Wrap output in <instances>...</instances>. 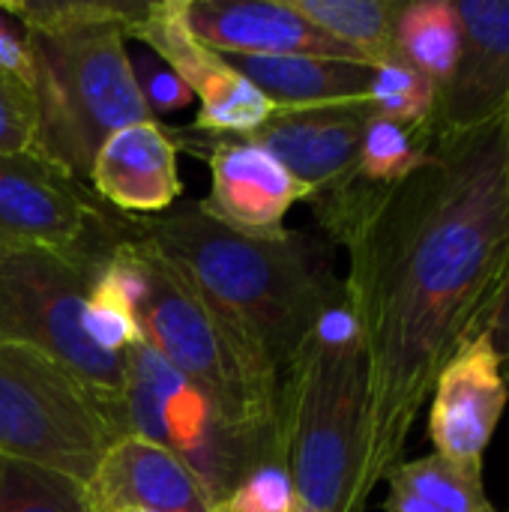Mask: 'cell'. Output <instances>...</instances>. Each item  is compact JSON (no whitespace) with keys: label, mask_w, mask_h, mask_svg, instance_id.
I'll return each mask as SVG.
<instances>
[{"label":"cell","mask_w":509,"mask_h":512,"mask_svg":"<svg viewBox=\"0 0 509 512\" xmlns=\"http://www.w3.org/2000/svg\"><path fill=\"white\" fill-rule=\"evenodd\" d=\"M309 201L348 249L345 294L366 351V507L402 462L441 369L483 330L507 273L509 117L432 132L429 156L399 183L357 174Z\"/></svg>","instance_id":"6da1fadb"},{"label":"cell","mask_w":509,"mask_h":512,"mask_svg":"<svg viewBox=\"0 0 509 512\" xmlns=\"http://www.w3.org/2000/svg\"><path fill=\"white\" fill-rule=\"evenodd\" d=\"M126 228L189 282L276 387L321 312L345 288L324 243L288 228L270 237L240 234L216 222L201 201L132 219Z\"/></svg>","instance_id":"7a4b0ae2"},{"label":"cell","mask_w":509,"mask_h":512,"mask_svg":"<svg viewBox=\"0 0 509 512\" xmlns=\"http://www.w3.org/2000/svg\"><path fill=\"white\" fill-rule=\"evenodd\" d=\"M144 12L147 3H9L30 54L36 156L78 183L117 129L156 120L126 51Z\"/></svg>","instance_id":"3957f363"},{"label":"cell","mask_w":509,"mask_h":512,"mask_svg":"<svg viewBox=\"0 0 509 512\" xmlns=\"http://www.w3.org/2000/svg\"><path fill=\"white\" fill-rule=\"evenodd\" d=\"M363 441L366 351L342 288L279 387V459L300 510L363 512Z\"/></svg>","instance_id":"277c9868"},{"label":"cell","mask_w":509,"mask_h":512,"mask_svg":"<svg viewBox=\"0 0 509 512\" xmlns=\"http://www.w3.org/2000/svg\"><path fill=\"white\" fill-rule=\"evenodd\" d=\"M102 261L132 303L141 342L180 372L225 423L279 450V387L243 354L189 282L126 225Z\"/></svg>","instance_id":"5b68a950"},{"label":"cell","mask_w":509,"mask_h":512,"mask_svg":"<svg viewBox=\"0 0 509 512\" xmlns=\"http://www.w3.org/2000/svg\"><path fill=\"white\" fill-rule=\"evenodd\" d=\"M114 237L78 252L21 249L0 255V345L27 348L57 363L123 420V357L99 351L84 333L87 288Z\"/></svg>","instance_id":"8992f818"},{"label":"cell","mask_w":509,"mask_h":512,"mask_svg":"<svg viewBox=\"0 0 509 512\" xmlns=\"http://www.w3.org/2000/svg\"><path fill=\"white\" fill-rule=\"evenodd\" d=\"M123 435L147 438L174 453L213 504L231 498L261 465L282 462L279 450L243 435L150 345L123 351Z\"/></svg>","instance_id":"52a82bcc"},{"label":"cell","mask_w":509,"mask_h":512,"mask_svg":"<svg viewBox=\"0 0 509 512\" xmlns=\"http://www.w3.org/2000/svg\"><path fill=\"white\" fill-rule=\"evenodd\" d=\"M123 435L120 414L57 363L0 345V456L51 468L87 486Z\"/></svg>","instance_id":"ba28073f"},{"label":"cell","mask_w":509,"mask_h":512,"mask_svg":"<svg viewBox=\"0 0 509 512\" xmlns=\"http://www.w3.org/2000/svg\"><path fill=\"white\" fill-rule=\"evenodd\" d=\"M120 231L96 195L36 153H0V255L78 252Z\"/></svg>","instance_id":"9c48e42d"},{"label":"cell","mask_w":509,"mask_h":512,"mask_svg":"<svg viewBox=\"0 0 509 512\" xmlns=\"http://www.w3.org/2000/svg\"><path fill=\"white\" fill-rule=\"evenodd\" d=\"M129 36L165 60L183 84L198 96L195 132L204 135H249L270 120L276 105L246 81L219 51L204 45L186 24V0L147 3L144 18Z\"/></svg>","instance_id":"30bf717a"},{"label":"cell","mask_w":509,"mask_h":512,"mask_svg":"<svg viewBox=\"0 0 509 512\" xmlns=\"http://www.w3.org/2000/svg\"><path fill=\"white\" fill-rule=\"evenodd\" d=\"M180 147L198 150L210 165V195L201 207L240 234H279L288 210L297 201H309V189L249 138L198 132Z\"/></svg>","instance_id":"8fae6325"},{"label":"cell","mask_w":509,"mask_h":512,"mask_svg":"<svg viewBox=\"0 0 509 512\" xmlns=\"http://www.w3.org/2000/svg\"><path fill=\"white\" fill-rule=\"evenodd\" d=\"M372 114L369 99L276 108L267 123L243 138L276 156L285 171L309 189V198H315L357 177L363 132Z\"/></svg>","instance_id":"7c38bea8"},{"label":"cell","mask_w":509,"mask_h":512,"mask_svg":"<svg viewBox=\"0 0 509 512\" xmlns=\"http://www.w3.org/2000/svg\"><path fill=\"white\" fill-rule=\"evenodd\" d=\"M509 387L483 333L468 339L432 387L429 435L435 453L465 471L483 474L486 447L504 417Z\"/></svg>","instance_id":"4fadbf2b"},{"label":"cell","mask_w":509,"mask_h":512,"mask_svg":"<svg viewBox=\"0 0 509 512\" xmlns=\"http://www.w3.org/2000/svg\"><path fill=\"white\" fill-rule=\"evenodd\" d=\"M462 51L438 87L432 132H468L509 117V0H456Z\"/></svg>","instance_id":"5bb4252c"},{"label":"cell","mask_w":509,"mask_h":512,"mask_svg":"<svg viewBox=\"0 0 509 512\" xmlns=\"http://www.w3.org/2000/svg\"><path fill=\"white\" fill-rule=\"evenodd\" d=\"M84 489L93 512H213L198 477L174 453L138 435L111 441Z\"/></svg>","instance_id":"9a60e30c"},{"label":"cell","mask_w":509,"mask_h":512,"mask_svg":"<svg viewBox=\"0 0 509 512\" xmlns=\"http://www.w3.org/2000/svg\"><path fill=\"white\" fill-rule=\"evenodd\" d=\"M186 24L219 54H312L366 63L288 0H186Z\"/></svg>","instance_id":"2e32d148"},{"label":"cell","mask_w":509,"mask_h":512,"mask_svg":"<svg viewBox=\"0 0 509 512\" xmlns=\"http://www.w3.org/2000/svg\"><path fill=\"white\" fill-rule=\"evenodd\" d=\"M87 183L93 195L120 213L159 216L183 192L177 174V144L156 120L117 129L96 153Z\"/></svg>","instance_id":"e0dca14e"},{"label":"cell","mask_w":509,"mask_h":512,"mask_svg":"<svg viewBox=\"0 0 509 512\" xmlns=\"http://www.w3.org/2000/svg\"><path fill=\"white\" fill-rule=\"evenodd\" d=\"M276 108L369 99L372 66L312 54H222Z\"/></svg>","instance_id":"ac0fdd59"},{"label":"cell","mask_w":509,"mask_h":512,"mask_svg":"<svg viewBox=\"0 0 509 512\" xmlns=\"http://www.w3.org/2000/svg\"><path fill=\"white\" fill-rule=\"evenodd\" d=\"M309 24L360 54L369 66L396 60V18L390 0H288Z\"/></svg>","instance_id":"d6986e66"},{"label":"cell","mask_w":509,"mask_h":512,"mask_svg":"<svg viewBox=\"0 0 509 512\" xmlns=\"http://www.w3.org/2000/svg\"><path fill=\"white\" fill-rule=\"evenodd\" d=\"M396 51L438 87L450 81L462 51V21L453 0H414L399 6Z\"/></svg>","instance_id":"ffe728a7"},{"label":"cell","mask_w":509,"mask_h":512,"mask_svg":"<svg viewBox=\"0 0 509 512\" xmlns=\"http://www.w3.org/2000/svg\"><path fill=\"white\" fill-rule=\"evenodd\" d=\"M384 480H396L438 512H498L483 492V474L465 471L438 453L399 462Z\"/></svg>","instance_id":"44dd1931"},{"label":"cell","mask_w":509,"mask_h":512,"mask_svg":"<svg viewBox=\"0 0 509 512\" xmlns=\"http://www.w3.org/2000/svg\"><path fill=\"white\" fill-rule=\"evenodd\" d=\"M0 512H93L84 483L0 456Z\"/></svg>","instance_id":"7402d4cb"},{"label":"cell","mask_w":509,"mask_h":512,"mask_svg":"<svg viewBox=\"0 0 509 512\" xmlns=\"http://www.w3.org/2000/svg\"><path fill=\"white\" fill-rule=\"evenodd\" d=\"M429 147H432V129H411L372 114L363 132L357 174L381 186L399 183L420 168V162L429 156Z\"/></svg>","instance_id":"603a6c76"},{"label":"cell","mask_w":509,"mask_h":512,"mask_svg":"<svg viewBox=\"0 0 509 512\" xmlns=\"http://www.w3.org/2000/svg\"><path fill=\"white\" fill-rule=\"evenodd\" d=\"M369 102L378 117L411 129H429L438 105V84L414 69L408 60L396 57L381 66H372Z\"/></svg>","instance_id":"cb8c5ba5"},{"label":"cell","mask_w":509,"mask_h":512,"mask_svg":"<svg viewBox=\"0 0 509 512\" xmlns=\"http://www.w3.org/2000/svg\"><path fill=\"white\" fill-rule=\"evenodd\" d=\"M102 255L96 261V270H93V279L87 288V300H84V333L99 351L123 357L126 348L141 342V333L135 324L132 303L123 294V288L117 285V279L108 273Z\"/></svg>","instance_id":"d4e9b609"},{"label":"cell","mask_w":509,"mask_h":512,"mask_svg":"<svg viewBox=\"0 0 509 512\" xmlns=\"http://www.w3.org/2000/svg\"><path fill=\"white\" fill-rule=\"evenodd\" d=\"M0 153H36L33 90L6 69H0Z\"/></svg>","instance_id":"484cf974"},{"label":"cell","mask_w":509,"mask_h":512,"mask_svg":"<svg viewBox=\"0 0 509 512\" xmlns=\"http://www.w3.org/2000/svg\"><path fill=\"white\" fill-rule=\"evenodd\" d=\"M132 72H135L138 90L153 117L162 111H177L192 99V90L183 84V78L165 60H159L153 51L147 60H132Z\"/></svg>","instance_id":"4316f807"},{"label":"cell","mask_w":509,"mask_h":512,"mask_svg":"<svg viewBox=\"0 0 509 512\" xmlns=\"http://www.w3.org/2000/svg\"><path fill=\"white\" fill-rule=\"evenodd\" d=\"M480 333L489 339V345H492V351L498 357L501 375H504V381H507L509 387V267L507 273H504V279H501V288H498L489 312H486V318H483V330Z\"/></svg>","instance_id":"83f0119b"},{"label":"cell","mask_w":509,"mask_h":512,"mask_svg":"<svg viewBox=\"0 0 509 512\" xmlns=\"http://www.w3.org/2000/svg\"><path fill=\"white\" fill-rule=\"evenodd\" d=\"M390 483V495H387V512H438L432 504H426L423 498H417L414 492H408L405 486H399L396 480H387Z\"/></svg>","instance_id":"f1b7e54d"},{"label":"cell","mask_w":509,"mask_h":512,"mask_svg":"<svg viewBox=\"0 0 509 512\" xmlns=\"http://www.w3.org/2000/svg\"><path fill=\"white\" fill-rule=\"evenodd\" d=\"M213 512H303V510H300V507H294V510H258V507L240 504V501H234V498H225V501L213 504Z\"/></svg>","instance_id":"f546056e"},{"label":"cell","mask_w":509,"mask_h":512,"mask_svg":"<svg viewBox=\"0 0 509 512\" xmlns=\"http://www.w3.org/2000/svg\"><path fill=\"white\" fill-rule=\"evenodd\" d=\"M114 512H144V510H114Z\"/></svg>","instance_id":"4dcf8cb0"}]
</instances>
